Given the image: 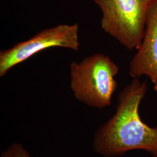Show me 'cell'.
<instances>
[{"mask_svg":"<svg viewBox=\"0 0 157 157\" xmlns=\"http://www.w3.org/2000/svg\"><path fill=\"white\" fill-rule=\"evenodd\" d=\"M147 89L146 82L135 78L121 90L114 114L94 135L95 153L103 157H119L140 150L157 155V127L145 124L139 113Z\"/></svg>","mask_w":157,"mask_h":157,"instance_id":"1","label":"cell"},{"mask_svg":"<svg viewBox=\"0 0 157 157\" xmlns=\"http://www.w3.org/2000/svg\"><path fill=\"white\" fill-rule=\"evenodd\" d=\"M119 68L109 56L95 54L70 65L71 89L78 101L89 107L104 108L111 105L117 88Z\"/></svg>","mask_w":157,"mask_h":157,"instance_id":"2","label":"cell"},{"mask_svg":"<svg viewBox=\"0 0 157 157\" xmlns=\"http://www.w3.org/2000/svg\"><path fill=\"white\" fill-rule=\"evenodd\" d=\"M102 12L103 30L128 50H137L148 12L157 0H92Z\"/></svg>","mask_w":157,"mask_h":157,"instance_id":"3","label":"cell"},{"mask_svg":"<svg viewBox=\"0 0 157 157\" xmlns=\"http://www.w3.org/2000/svg\"><path fill=\"white\" fill-rule=\"evenodd\" d=\"M79 26L62 24L45 29L30 39L19 42L0 52V77H3L12 68L28 60L42 51L52 47H63L74 51L80 47Z\"/></svg>","mask_w":157,"mask_h":157,"instance_id":"4","label":"cell"},{"mask_svg":"<svg viewBox=\"0 0 157 157\" xmlns=\"http://www.w3.org/2000/svg\"><path fill=\"white\" fill-rule=\"evenodd\" d=\"M129 73L133 78L147 76L157 91V2L147 15L143 39L130 61Z\"/></svg>","mask_w":157,"mask_h":157,"instance_id":"5","label":"cell"},{"mask_svg":"<svg viewBox=\"0 0 157 157\" xmlns=\"http://www.w3.org/2000/svg\"><path fill=\"white\" fill-rule=\"evenodd\" d=\"M0 157H32L22 144L13 143L1 152Z\"/></svg>","mask_w":157,"mask_h":157,"instance_id":"6","label":"cell"},{"mask_svg":"<svg viewBox=\"0 0 157 157\" xmlns=\"http://www.w3.org/2000/svg\"><path fill=\"white\" fill-rule=\"evenodd\" d=\"M152 157H157V155H152Z\"/></svg>","mask_w":157,"mask_h":157,"instance_id":"7","label":"cell"}]
</instances>
